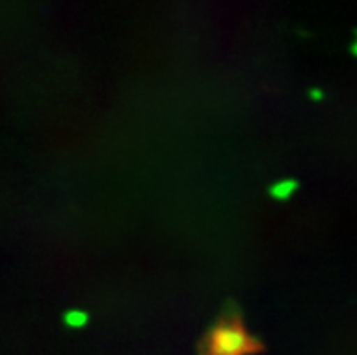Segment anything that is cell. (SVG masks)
I'll return each mask as SVG.
<instances>
[{
	"instance_id": "6da1fadb",
	"label": "cell",
	"mask_w": 357,
	"mask_h": 355,
	"mask_svg": "<svg viewBox=\"0 0 357 355\" xmlns=\"http://www.w3.org/2000/svg\"><path fill=\"white\" fill-rule=\"evenodd\" d=\"M261 342L252 338L238 314H227L199 342V355H252Z\"/></svg>"
}]
</instances>
